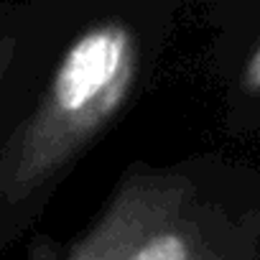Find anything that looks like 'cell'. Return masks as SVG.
I'll list each match as a JSON object with an SVG mask.
<instances>
[{
  "mask_svg": "<svg viewBox=\"0 0 260 260\" xmlns=\"http://www.w3.org/2000/svg\"><path fill=\"white\" fill-rule=\"evenodd\" d=\"M179 0H41L0 87V247L151 89Z\"/></svg>",
  "mask_w": 260,
  "mask_h": 260,
  "instance_id": "cell-1",
  "label": "cell"
},
{
  "mask_svg": "<svg viewBox=\"0 0 260 260\" xmlns=\"http://www.w3.org/2000/svg\"><path fill=\"white\" fill-rule=\"evenodd\" d=\"M122 260H260V164L189 156L181 189Z\"/></svg>",
  "mask_w": 260,
  "mask_h": 260,
  "instance_id": "cell-2",
  "label": "cell"
},
{
  "mask_svg": "<svg viewBox=\"0 0 260 260\" xmlns=\"http://www.w3.org/2000/svg\"><path fill=\"white\" fill-rule=\"evenodd\" d=\"M204 26L202 67L227 138L260 143V0H179Z\"/></svg>",
  "mask_w": 260,
  "mask_h": 260,
  "instance_id": "cell-3",
  "label": "cell"
},
{
  "mask_svg": "<svg viewBox=\"0 0 260 260\" xmlns=\"http://www.w3.org/2000/svg\"><path fill=\"white\" fill-rule=\"evenodd\" d=\"M186 158L174 164L133 161L122 169L107 199L61 260H122L133 240L176 197Z\"/></svg>",
  "mask_w": 260,
  "mask_h": 260,
  "instance_id": "cell-4",
  "label": "cell"
},
{
  "mask_svg": "<svg viewBox=\"0 0 260 260\" xmlns=\"http://www.w3.org/2000/svg\"><path fill=\"white\" fill-rule=\"evenodd\" d=\"M13 51H16V34L13 31L0 34V87H3V82L8 77V69H11V61H13Z\"/></svg>",
  "mask_w": 260,
  "mask_h": 260,
  "instance_id": "cell-5",
  "label": "cell"
}]
</instances>
